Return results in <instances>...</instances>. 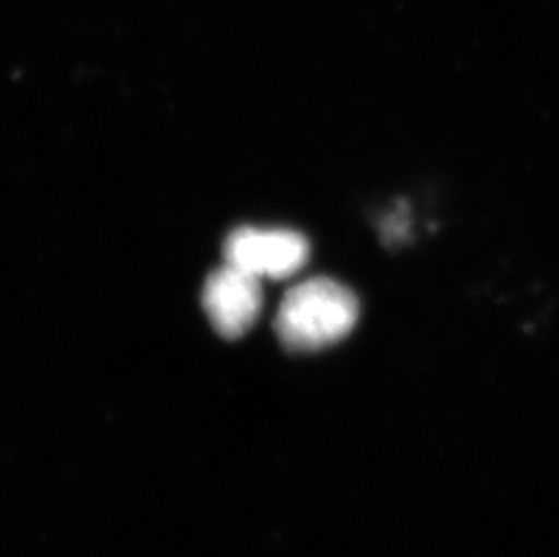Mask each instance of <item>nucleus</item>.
Instances as JSON below:
<instances>
[{"instance_id": "f257e3e1", "label": "nucleus", "mask_w": 559, "mask_h": 557, "mask_svg": "<svg viewBox=\"0 0 559 557\" xmlns=\"http://www.w3.org/2000/svg\"><path fill=\"white\" fill-rule=\"evenodd\" d=\"M359 319V300L326 277L308 278L286 292L275 332L292 352H316L343 341Z\"/></svg>"}, {"instance_id": "7ed1b4c3", "label": "nucleus", "mask_w": 559, "mask_h": 557, "mask_svg": "<svg viewBox=\"0 0 559 557\" xmlns=\"http://www.w3.org/2000/svg\"><path fill=\"white\" fill-rule=\"evenodd\" d=\"M203 308L219 335L225 339L247 335L263 310L261 278L225 263L205 281Z\"/></svg>"}, {"instance_id": "f03ea898", "label": "nucleus", "mask_w": 559, "mask_h": 557, "mask_svg": "<svg viewBox=\"0 0 559 557\" xmlns=\"http://www.w3.org/2000/svg\"><path fill=\"white\" fill-rule=\"evenodd\" d=\"M225 263L253 277L288 278L310 258V245L299 232L243 226L234 230L223 247Z\"/></svg>"}]
</instances>
